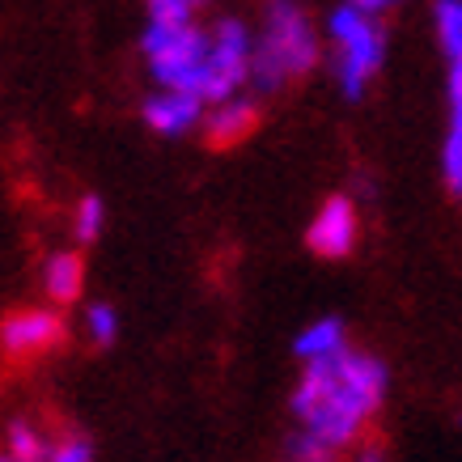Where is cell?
<instances>
[{"label": "cell", "mask_w": 462, "mask_h": 462, "mask_svg": "<svg viewBox=\"0 0 462 462\" xmlns=\"http://www.w3.org/2000/svg\"><path fill=\"white\" fill-rule=\"evenodd\" d=\"M386 394V365L369 352L339 348L336 356L306 361L293 391V416L327 446H352Z\"/></svg>", "instance_id": "obj_1"}, {"label": "cell", "mask_w": 462, "mask_h": 462, "mask_svg": "<svg viewBox=\"0 0 462 462\" xmlns=\"http://www.w3.org/2000/svg\"><path fill=\"white\" fill-rule=\"evenodd\" d=\"M319 64V34L310 26V17L293 0H272L263 17V39L254 42L251 56V81L254 89H281L293 77H306Z\"/></svg>", "instance_id": "obj_2"}, {"label": "cell", "mask_w": 462, "mask_h": 462, "mask_svg": "<svg viewBox=\"0 0 462 462\" xmlns=\"http://www.w3.org/2000/svg\"><path fill=\"white\" fill-rule=\"evenodd\" d=\"M327 30L339 47V89L348 98H361L365 85L374 81V72L382 69L386 60V42H382V30L374 22V14H365L356 5H339L336 14L327 17Z\"/></svg>", "instance_id": "obj_3"}, {"label": "cell", "mask_w": 462, "mask_h": 462, "mask_svg": "<svg viewBox=\"0 0 462 462\" xmlns=\"http://www.w3.org/2000/svg\"><path fill=\"white\" fill-rule=\"evenodd\" d=\"M208 34L196 26H153L144 30V60L153 77L166 89H187V94H199L204 85V60H208ZM204 98V94H199Z\"/></svg>", "instance_id": "obj_4"}, {"label": "cell", "mask_w": 462, "mask_h": 462, "mask_svg": "<svg viewBox=\"0 0 462 462\" xmlns=\"http://www.w3.org/2000/svg\"><path fill=\"white\" fill-rule=\"evenodd\" d=\"M251 34L242 22H217L208 42V60H204V85L199 94L204 102H229L238 94L242 81H251Z\"/></svg>", "instance_id": "obj_5"}, {"label": "cell", "mask_w": 462, "mask_h": 462, "mask_svg": "<svg viewBox=\"0 0 462 462\" xmlns=\"http://www.w3.org/2000/svg\"><path fill=\"white\" fill-rule=\"evenodd\" d=\"M69 327L60 310H14L9 319L0 322V348L9 352L14 361H30L39 352H51L64 344Z\"/></svg>", "instance_id": "obj_6"}, {"label": "cell", "mask_w": 462, "mask_h": 462, "mask_svg": "<svg viewBox=\"0 0 462 462\" xmlns=\"http://www.w3.org/2000/svg\"><path fill=\"white\" fill-rule=\"evenodd\" d=\"M356 238H361V217L348 196H331L306 229V246L319 259H344L356 251Z\"/></svg>", "instance_id": "obj_7"}, {"label": "cell", "mask_w": 462, "mask_h": 462, "mask_svg": "<svg viewBox=\"0 0 462 462\" xmlns=\"http://www.w3.org/2000/svg\"><path fill=\"white\" fill-rule=\"evenodd\" d=\"M204 115V98L187 94V89H162L157 98L144 102V124L153 127L157 136H182L191 132Z\"/></svg>", "instance_id": "obj_8"}, {"label": "cell", "mask_w": 462, "mask_h": 462, "mask_svg": "<svg viewBox=\"0 0 462 462\" xmlns=\"http://www.w3.org/2000/svg\"><path fill=\"white\" fill-rule=\"evenodd\" d=\"M254 127H259V106L254 102H221L217 111L204 119V141L212 144V149H229V144H242L246 136H251Z\"/></svg>", "instance_id": "obj_9"}, {"label": "cell", "mask_w": 462, "mask_h": 462, "mask_svg": "<svg viewBox=\"0 0 462 462\" xmlns=\"http://www.w3.org/2000/svg\"><path fill=\"white\" fill-rule=\"evenodd\" d=\"M446 187L462 199V56L449 60V136H446Z\"/></svg>", "instance_id": "obj_10"}, {"label": "cell", "mask_w": 462, "mask_h": 462, "mask_svg": "<svg viewBox=\"0 0 462 462\" xmlns=\"http://www.w3.org/2000/svg\"><path fill=\"white\" fill-rule=\"evenodd\" d=\"M81 284H85L81 254L60 251V254H51V259H47V297H51L60 310L72 306V301L81 297Z\"/></svg>", "instance_id": "obj_11"}, {"label": "cell", "mask_w": 462, "mask_h": 462, "mask_svg": "<svg viewBox=\"0 0 462 462\" xmlns=\"http://www.w3.org/2000/svg\"><path fill=\"white\" fill-rule=\"evenodd\" d=\"M339 348H348V344H344V322L339 319L310 322L306 331L297 336V344H293V352L301 356V361H322V356H336Z\"/></svg>", "instance_id": "obj_12"}, {"label": "cell", "mask_w": 462, "mask_h": 462, "mask_svg": "<svg viewBox=\"0 0 462 462\" xmlns=\"http://www.w3.org/2000/svg\"><path fill=\"white\" fill-rule=\"evenodd\" d=\"M339 454L344 449H336V446H327L322 437H314V433H293L289 441H284V458L281 462H339Z\"/></svg>", "instance_id": "obj_13"}, {"label": "cell", "mask_w": 462, "mask_h": 462, "mask_svg": "<svg viewBox=\"0 0 462 462\" xmlns=\"http://www.w3.org/2000/svg\"><path fill=\"white\" fill-rule=\"evenodd\" d=\"M437 39L446 56H462V0H437Z\"/></svg>", "instance_id": "obj_14"}, {"label": "cell", "mask_w": 462, "mask_h": 462, "mask_svg": "<svg viewBox=\"0 0 462 462\" xmlns=\"http://www.w3.org/2000/svg\"><path fill=\"white\" fill-rule=\"evenodd\" d=\"M9 458L14 462H47L51 449L42 446V437L30 429V424H14L9 429Z\"/></svg>", "instance_id": "obj_15"}, {"label": "cell", "mask_w": 462, "mask_h": 462, "mask_svg": "<svg viewBox=\"0 0 462 462\" xmlns=\"http://www.w3.org/2000/svg\"><path fill=\"white\" fill-rule=\"evenodd\" d=\"M98 234H102V199L85 196L77 204V212H72V238L81 246H89V242H98Z\"/></svg>", "instance_id": "obj_16"}, {"label": "cell", "mask_w": 462, "mask_h": 462, "mask_svg": "<svg viewBox=\"0 0 462 462\" xmlns=\"http://www.w3.org/2000/svg\"><path fill=\"white\" fill-rule=\"evenodd\" d=\"M144 5L153 26H191V14H196V0H144Z\"/></svg>", "instance_id": "obj_17"}, {"label": "cell", "mask_w": 462, "mask_h": 462, "mask_svg": "<svg viewBox=\"0 0 462 462\" xmlns=\"http://www.w3.org/2000/svg\"><path fill=\"white\" fill-rule=\"evenodd\" d=\"M85 327H89L94 344H115V336H119V319H115V310L106 301H94L85 310Z\"/></svg>", "instance_id": "obj_18"}, {"label": "cell", "mask_w": 462, "mask_h": 462, "mask_svg": "<svg viewBox=\"0 0 462 462\" xmlns=\"http://www.w3.org/2000/svg\"><path fill=\"white\" fill-rule=\"evenodd\" d=\"M47 462H94V446H89V437H64L51 446Z\"/></svg>", "instance_id": "obj_19"}, {"label": "cell", "mask_w": 462, "mask_h": 462, "mask_svg": "<svg viewBox=\"0 0 462 462\" xmlns=\"http://www.w3.org/2000/svg\"><path fill=\"white\" fill-rule=\"evenodd\" d=\"M352 462H391V458H386V446H382V441H365V446H356Z\"/></svg>", "instance_id": "obj_20"}, {"label": "cell", "mask_w": 462, "mask_h": 462, "mask_svg": "<svg viewBox=\"0 0 462 462\" xmlns=\"http://www.w3.org/2000/svg\"><path fill=\"white\" fill-rule=\"evenodd\" d=\"M348 5H356V9H365V14H382V9L394 5V0H348Z\"/></svg>", "instance_id": "obj_21"}, {"label": "cell", "mask_w": 462, "mask_h": 462, "mask_svg": "<svg viewBox=\"0 0 462 462\" xmlns=\"http://www.w3.org/2000/svg\"><path fill=\"white\" fill-rule=\"evenodd\" d=\"M0 462H14V458H0Z\"/></svg>", "instance_id": "obj_22"}, {"label": "cell", "mask_w": 462, "mask_h": 462, "mask_svg": "<svg viewBox=\"0 0 462 462\" xmlns=\"http://www.w3.org/2000/svg\"><path fill=\"white\" fill-rule=\"evenodd\" d=\"M196 5H204V0H196Z\"/></svg>", "instance_id": "obj_23"}]
</instances>
